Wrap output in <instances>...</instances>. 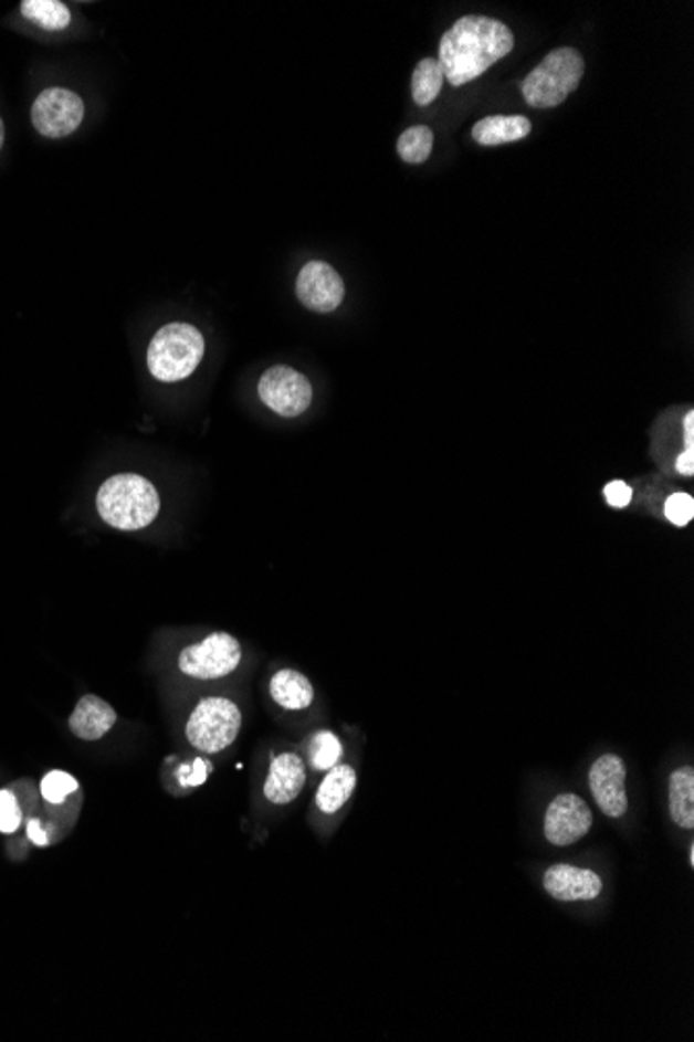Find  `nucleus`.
<instances>
[{"label": "nucleus", "mask_w": 694, "mask_h": 1042, "mask_svg": "<svg viewBox=\"0 0 694 1042\" xmlns=\"http://www.w3.org/2000/svg\"><path fill=\"white\" fill-rule=\"evenodd\" d=\"M676 471L684 477L694 475V450H684L676 460Z\"/></svg>", "instance_id": "29"}, {"label": "nucleus", "mask_w": 694, "mask_h": 1042, "mask_svg": "<svg viewBox=\"0 0 694 1042\" xmlns=\"http://www.w3.org/2000/svg\"><path fill=\"white\" fill-rule=\"evenodd\" d=\"M242 730V712L227 697H207L188 718L186 737L202 754H219L238 739Z\"/></svg>", "instance_id": "5"}, {"label": "nucleus", "mask_w": 694, "mask_h": 1042, "mask_svg": "<svg viewBox=\"0 0 694 1042\" xmlns=\"http://www.w3.org/2000/svg\"><path fill=\"white\" fill-rule=\"evenodd\" d=\"M259 396L264 407L271 408L285 419H294L304 414L313 404V386L306 375L295 371L292 367L277 365L262 372Z\"/></svg>", "instance_id": "8"}, {"label": "nucleus", "mask_w": 694, "mask_h": 1042, "mask_svg": "<svg viewBox=\"0 0 694 1042\" xmlns=\"http://www.w3.org/2000/svg\"><path fill=\"white\" fill-rule=\"evenodd\" d=\"M358 785V775L351 766L347 764H337L323 778L318 791H316V808L323 813L339 812L347 801L354 796Z\"/></svg>", "instance_id": "15"}, {"label": "nucleus", "mask_w": 694, "mask_h": 1042, "mask_svg": "<svg viewBox=\"0 0 694 1042\" xmlns=\"http://www.w3.org/2000/svg\"><path fill=\"white\" fill-rule=\"evenodd\" d=\"M86 115L84 101L80 94L67 88H49L40 92L32 106V124L35 131L44 138H67Z\"/></svg>", "instance_id": "7"}, {"label": "nucleus", "mask_w": 694, "mask_h": 1042, "mask_svg": "<svg viewBox=\"0 0 694 1042\" xmlns=\"http://www.w3.org/2000/svg\"><path fill=\"white\" fill-rule=\"evenodd\" d=\"M308 756H311V766L314 770L318 772H327L333 766H337L341 756H344V745L339 741V737L330 730H320L316 733L311 741V749H308Z\"/></svg>", "instance_id": "22"}, {"label": "nucleus", "mask_w": 694, "mask_h": 1042, "mask_svg": "<svg viewBox=\"0 0 694 1042\" xmlns=\"http://www.w3.org/2000/svg\"><path fill=\"white\" fill-rule=\"evenodd\" d=\"M204 356V337L190 323L160 327L148 346V369L162 383L188 379Z\"/></svg>", "instance_id": "3"}, {"label": "nucleus", "mask_w": 694, "mask_h": 1042, "mask_svg": "<svg viewBox=\"0 0 694 1042\" xmlns=\"http://www.w3.org/2000/svg\"><path fill=\"white\" fill-rule=\"evenodd\" d=\"M96 508L106 525L119 530H139L157 518L160 497L148 478L123 473L106 478L101 485Z\"/></svg>", "instance_id": "2"}, {"label": "nucleus", "mask_w": 694, "mask_h": 1042, "mask_svg": "<svg viewBox=\"0 0 694 1042\" xmlns=\"http://www.w3.org/2000/svg\"><path fill=\"white\" fill-rule=\"evenodd\" d=\"M210 772H212L210 761L200 760V758H198L191 766H183V768L179 770L177 778H179V782H181L183 787H200V785L207 782Z\"/></svg>", "instance_id": "26"}, {"label": "nucleus", "mask_w": 694, "mask_h": 1042, "mask_svg": "<svg viewBox=\"0 0 694 1042\" xmlns=\"http://www.w3.org/2000/svg\"><path fill=\"white\" fill-rule=\"evenodd\" d=\"M306 764L297 754H278L271 760L269 777L264 780V797L275 806L295 801L306 787Z\"/></svg>", "instance_id": "13"}, {"label": "nucleus", "mask_w": 694, "mask_h": 1042, "mask_svg": "<svg viewBox=\"0 0 694 1042\" xmlns=\"http://www.w3.org/2000/svg\"><path fill=\"white\" fill-rule=\"evenodd\" d=\"M2 144H4V124L0 119V148H2Z\"/></svg>", "instance_id": "31"}, {"label": "nucleus", "mask_w": 694, "mask_h": 1042, "mask_svg": "<svg viewBox=\"0 0 694 1042\" xmlns=\"http://www.w3.org/2000/svg\"><path fill=\"white\" fill-rule=\"evenodd\" d=\"M663 513L667 516V520L676 527H686L694 516V497L691 494H672L667 499H665V506H663Z\"/></svg>", "instance_id": "24"}, {"label": "nucleus", "mask_w": 694, "mask_h": 1042, "mask_svg": "<svg viewBox=\"0 0 694 1042\" xmlns=\"http://www.w3.org/2000/svg\"><path fill=\"white\" fill-rule=\"evenodd\" d=\"M533 129V124L522 115H493L476 122L472 127V138L481 146H500L526 138Z\"/></svg>", "instance_id": "17"}, {"label": "nucleus", "mask_w": 694, "mask_h": 1042, "mask_svg": "<svg viewBox=\"0 0 694 1042\" xmlns=\"http://www.w3.org/2000/svg\"><path fill=\"white\" fill-rule=\"evenodd\" d=\"M628 770L620 756L606 754L592 761L589 770V789L595 803L603 815L620 820L628 812V791H625Z\"/></svg>", "instance_id": "10"}, {"label": "nucleus", "mask_w": 694, "mask_h": 1042, "mask_svg": "<svg viewBox=\"0 0 694 1042\" xmlns=\"http://www.w3.org/2000/svg\"><path fill=\"white\" fill-rule=\"evenodd\" d=\"M603 495H606V499H608V504L611 506V508H618V511H622V508H625V506L632 502V497H634V490H632V487H630L625 481L616 478V481H611V483L606 485Z\"/></svg>", "instance_id": "27"}, {"label": "nucleus", "mask_w": 694, "mask_h": 1042, "mask_svg": "<svg viewBox=\"0 0 694 1042\" xmlns=\"http://www.w3.org/2000/svg\"><path fill=\"white\" fill-rule=\"evenodd\" d=\"M295 294L308 311L333 313L344 302L346 285L329 263L311 261L297 275Z\"/></svg>", "instance_id": "11"}, {"label": "nucleus", "mask_w": 694, "mask_h": 1042, "mask_svg": "<svg viewBox=\"0 0 694 1042\" xmlns=\"http://www.w3.org/2000/svg\"><path fill=\"white\" fill-rule=\"evenodd\" d=\"M443 70L437 59H422L412 73V98L417 105L427 106L437 101L443 86Z\"/></svg>", "instance_id": "20"}, {"label": "nucleus", "mask_w": 694, "mask_h": 1042, "mask_svg": "<svg viewBox=\"0 0 694 1042\" xmlns=\"http://www.w3.org/2000/svg\"><path fill=\"white\" fill-rule=\"evenodd\" d=\"M271 697L275 699L277 706L283 709H306L313 706L314 687L313 683L297 671H278L271 678Z\"/></svg>", "instance_id": "18"}, {"label": "nucleus", "mask_w": 694, "mask_h": 1042, "mask_svg": "<svg viewBox=\"0 0 694 1042\" xmlns=\"http://www.w3.org/2000/svg\"><path fill=\"white\" fill-rule=\"evenodd\" d=\"M684 450H694V412L688 410V414L684 417Z\"/></svg>", "instance_id": "30"}, {"label": "nucleus", "mask_w": 694, "mask_h": 1042, "mask_svg": "<svg viewBox=\"0 0 694 1042\" xmlns=\"http://www.w3.org/2000/svg\"><path fill=\"white\" fill-rule=\"evenodd\" d=\"M592 822V810L582 797L576 793H559L547 806L543 834L554 848H570L589 834Z\"/></svg>", "instance_id": "9"}, {"label": "nucleus", "mask_w": 694, "mask_h": 1042, "mask_svg": "<svg viewBox=\"0 0 694 1042\" xmlns=\"http://www.w3.org/2000/svg\"><path fill=\"white\" fill-rule=\"evenodd\" d=\"M117 723V712L98 695H84L70 718L71 733L84 741H98Z\"/></svg>", "instance_id": "14"}, {"label": "nucleus", "mask_w": 694, "mask_h": 1042, "mask_svg": "<svg viewBox=\"0 0 694 1042\" xmlns=\"http://www.w3.org/2000/svg\"><path fill=\"white\" fill-rule=\"evenodd\" d=\"M514 42L512 30L502 21L466 15L441 38L437 61L452 86H464L512 53Z\"/></svg>", "instance_id": "1"}, {"label": "nucleus", "mask_w": 694, "mask_h": 1042, "mask_svg": "<svg viewBox=\"0 0 694 1042\" xmlns=\"http://www.w3.org/2000/svg\"><path fill=\"white\" fill-rule=\"evenodd\" d=\"M28 836L30 841L38 845V848H46L49 845V834L42 829V822L40 820H30L28 822Z\"/></svg>", "instance_id": "28"}, {"label": "nucleus", "mask_w": 694, "mask_h": 1042, "mask_svg": "<svg viewBox=\"0 0 694 1042\" xmlns=\"http://www.w3.org/2000/svg\"><path fill=\"white\" fill-rule=\"evenodd\" d=\"M585 75V59L574 49H557L547 54L535 70L522 82L524 101L533 108H554L559 106Z\"/></svg>", "instance_id": "4"}, {"label": "nucleus", "mask_w": 694, "mask_h": 1042, "mask_svg": "<svg viewBox=\"0 0 694 1042\" xmlns=\"http://www.w3.org/2000/svg\"><path fill=\"white\" fill-rule=\"evenodd\" d=\"M21 824V810L18 799L11 791H0V832L11 834Z\"/></svg>", "instance_id": "25"}, {"label": "nucleus", "mask_w": 694, "mask_h": 1042, "mask_svg": "<svg viewBox=\"0 0 694 1042\" xmlns=\"http://www.w3.org/2000/svg\"><path fill=\"white\" fill-rule=\"evenodd\" d=\"M77 789H80L77 780L71 777L70 772H63V770H51L46 777L42 778V785H40L42 797L49 803H54V806L63 803Z\"/></svg>", "instance_id": "23"}, {"label": "nucleus", "mask_w": 694, "mask_h": 1042, "mask_svg": "<svg viewBox=\"0 0 694 1042\" xmlns=\"http://www.w3.org/2000/svg\"><path fill=\"white\" fill-rule=\"evenodd\" d=\"M242 662V645L229 633H212L179 654V671L191 678L217 681L235 671Z\"/></svg>", "instance_id": "6"}, {"label": "nucleus", "mask_w": 694, "mask_h": 1042, "mask_svg": "<svg viewBox=\"0 0 694 1042\" xmlns=\"http://www.w3.org/2000/svg\"><path fill=\"white\" fill-rule=\"evenodd\" d=\"M434 136L431 127L427 125H414L408 127L398 140V152L401 159L410 165H420L431 157L433 152Z\"/></svg>", "instance_id": "21"}, {"label": "nucleus", "mask_w": 694, "mask_h": 1042, "mask_svg": "<svg viewBox=\"0 0 694 1042\" xmlns=\"http://www.w3.org/2000/svg\"><path fill=\"white\" fill-rule=\"evenodd\" d=\"M21 15L49 32H61L71 23V11L59 0H23Z\"/></svg>", "instance_id": "19"}, {"label": "nucleus", "mask_w": 694, "mask_h": 1042, "mask_svg": "<svg viewBox=\"0 0 694 1042\" xmlns=\"http://www.w3.org/2000/svg\"><path fill=\"white\" fill-rule=\"evenodd\" d=\"M670 815L677 829H694V768L682 766L672 772L667 782Z\"/></svg>", "instance_id": "16"}, {"label": "nucleus", "mask_w": 694, "mask_h": 1042, "mask_svg": "<svg viewBox=\"0 0 694 1042\" xmlns=\"http://www.w3.org/2000/svg\"><path fill=\"white\" fill-rule=\"evenodd\" d=\"M543 888L556 902H592L603 893V878L589 867L554 864L543 874Z\"/></svg>", "instance_id": "12"}]
</instances>
